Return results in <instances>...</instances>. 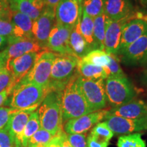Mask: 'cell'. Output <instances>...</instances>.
<instances>
[{"label":"cell","instance_id":"cell-1","mask_svg":"<svg viewBox=\"0 0 147 147\" xmlns=\"http://www.w3.org/2000/svg\"><path fill=\"white\" fill-rule=\"evenodd\" d=\"M78 76L77 72L61 91L63 123L93 113L79 87L77 82Z\"/></svg>","mask_w":147,"mask_h":147},{"label":"cell","instance_id":"cell-2","mask_svg":"<svg viewBox=\"0 0 147 147\" xmlns=\"http://www.w3.org/2000/svg\"><path fill=\"white\" fill-rule=\"evenodd\" d=\"M61 91H49L37 110L41 128L54 136L63 130Z\"/></svg>","mask_w":147,"mask_h":147},{"label":"cell","instance_id":"cell-3","mask_svg":"<svg viewBox=\"0 0 147 147\" xmlns=\"http://www.w3.org/2000/svg\"><path fill=\"white\" fill-rule=\"evenodd\" d=\"M48 93L47 89L34 83L21 81L12 91L10 108L16 110L37 108Z\"/></svg>","mask_w":147,"mask_h":147},{"label":"cell","instance_id":"cell-4","mask_svg":"<svg viewBox=\"0 0 147 147\" xmlns=\"http://www.w3.org/2000/svg\"><path fill=\"white\" fill-rule=\"evenodd\" d=\"M80 59L74 55H58L51 69L49 92L62 91L66 84L77 73Z\"/></svg>","mask_w":147,"mask_h":147},{"label":"cell","instance_id":"cell-5","mask_svg":"<svg viewBox=\"0 0 147 147\" xmlns=\"http://www.w3.org/2000/svg\"><path fill=\"white\" fill-rule=\"evenodd\" d=\"M105 91L108 102L113 108L134 100L138 90L127 77L108 76L105 79Z\"/></svg>","mask_w":147,"mask_h":147},{"label":"cell","instance_id":"cell-6","mask_svg":"<svg viewBox=\"0 0 147 147\" xmlns=\"http://www.w3.org/2000/svg\"><path fill=\"white\" fill-rule=\"evenodd\" d=\"M56 56V53L47 50L40 52L32 69L21 81L34 83L49 92L51 69Z\"/></svg>","mask_w":147,"mask_h":147},{"label":"cell","instance_id":"cell-7","mask_svg":"<svg viewBox=\"0 0 147 147\" xmlns=\"http://www.w3.org/2000/svg\"><path fill=\"white\" fill-rule=\"evenodd\" d=\"M77 82L92 111H98L106 107L108 100L105 91V80L84 78L78 75Z\"/></svg>","mask_w":147,"mask_h":147},{"label":"cell","instance_id":"cell-8","mask_svg":"<svg viewBox=\"0 0 147 147\" xmlns=\"http://www.w3.org/2000/svg\"><path fill=\"white\" fill-rule=\"evenodd\" d=\"M82 0H60L55 8L57 23L73 28L80 19Z\"/></svg>","mask_w":147,"mask_h":147},{"label":"cell","instance_id":"cell-9","mask_svg":"<svg viewBox=\"0 0 147 147\" xmlns=\"http://www.w3.org/2000/svg\"><path fill=\"white\" fill-rule=\"evenodd\" d=\"M71 29L55 23L48 38L47 50L58 55H74L69 44Z\"/></svg>","mask_w":147,"mask_h":147},{"label":"cell","instance_id":"cell-10","mask_svg":"<svg viewBox=\"0 0 147 147\" xmlns=\"http://www.w3.org/2000/svg\"><path fill=\"white\" fill-rule=\"evenodd\" d=\"M104 120L113 134L117 135H129L147 130V117L130 119L108 114Z\"/></svg>","mask_w":147,"mask_h":147},{"label":"cell","instance_id":"cell-11","mask_svg":"<svg viewBox=\"0 0 147 147\" xmlns=\"http://www.w3.org/2000/svg\"><path fill=\"white\" fill-rule=\"evenodd\" d=\"M109 110H100L87 115L69 119L64 123L63 131L67 134H84L104 120Z\"/></svg>","mask_w":147,"mask_h":147},{"label":"cell","instance_id":"cell-12","mask_svg":"<svg viewBox=\"0 0 147 147\" xmlns=\"http://www.w3.org/2000/svg\"><path fill=\"white\" fill-rule=\"evenodd\" d=\"M139 12H135L133 16L122 19L113 21L109 18L104 38V51L107 54L118 55L123 27L127 22L134 18H138Z\"/></svg>","mask_w":147,"mask_h":147},{"label":"cell","instance_id":"cell-13","mask_svg":"<svg viewBox=\"0 0 147 147\" xmlns=\"http://www.w3.org/2000/svg\"><path fill=\"white\" fill-rule=\"evenodd\" d=\"M55 23V10L47 7H45L39 17L33 21V38L45 50L49 34Z\"/></svg>","mask_w":147,"mask_h":147},{"label":"cell","instance_id":"cell-14","mask_svg":"<svg viewBox=\"0 0 147 147\" xmlns=\"http://www.w3.org/2000/svg\"><path fill=\"white\" fill-rule=\"evenodd\" d=\"M125 65L134 66L147 63V33L119 53Z\"/></svg>","mask_w":147,"mask_h":147},{"label":"cell","instance_id":"cell-15","mask_svg":"<svg viewBox=\"0 0 147 147\" xmlns=\"http://www.w3.org/2000/svg\"><path fill=\"white\" fill-rule=\"evenodd\" d=\"M8 43V47L0 52V57L5 61V63L8 61L28 53H40L42 51H46L34 39L16 40Z\"/></svg>","mask_w":147,"mask_h":147},{"label":"cell","instance_id":"cell-16","mask_svg":"<svg viewBox=\"0 0 147 147\" xmlns=\"http://www.w3.org/2000/svg\"><path fill=\"white\" fill-rule=\"evenodd\" d=\"M40 53L31 52L6 62L5 68L10 71L16 85L30 71Z\"/></svg>","mask_w":147,"mask_h":147},{"label":"cell","instance_id":"cell-17","mask_svg":"<svg viewBox=\"0 0 147 147\" xmlns=\"http://www.w3.org/2000/svg\"><path fill=\"white\" fill-rule=\"evenodd\" d=\"M147 33V21L134 18L125 24L121 33L118 55L125 48Z\"/></svg>","mask_w":147,"mask_h":147},{"label":"cell","instance_id":"cell-18","mask_svg":"<svg viewBox=\"0 0 147 147\" xmlns=\"http://www.w3.org/2000/svg\"><path fill=\"white\" fill-rule=\"evenodd\" d=\"M10 21L13 30L12 36L8 39V42L16 40L34 39L32 32L33 21L28 16L18 11L12 10Z\"/></svg>","mask_w":147,"mask_h":147},{"label":"cell","instance_id":"cell-19","mask_svg":"<svg viewBox=\"0 0 147 147\" xmlns=\"http://www.w3.org/2000/svg\"><path fill=\"white\" fill-rule=\"evenodd\" d=\"M108 115L130 119L147 117V103L141 100L130 101L123 105L108 110Z\"/></svg>","mask_w":147,"mask_h":147},{"label":"cell","instance_id":"cell-20","mask_svg":"<svg viewBox=\"0 0 147 147\" xmlns=\"http://www.w3.org/2000/svg\"><path fill=\"white\" fill-rule=\"evenodd\" d=\"M36 110V108L19 110L12 115L8 124L5 127L13 136L15 147H23L22 145V134L31 114Z\"/></svg>","mask_w":147,"mask_h":147},{"label":"cell","instance_id":"cell-21","mask_svg":"<svg viewBox=\"0 0 147 147\" xmlns=\"http://www.w3.org/2000/svg\"><path fill=\"white\" fill-rule=\"evenodd\" d=\"M104 10L106 15L113 21L133 16L136 12L130 0H104Z\"/></svg>","mask_w":147,"mask_h":147},{"label":"cell","instance_id":"cell-22","mask_svg":"<svg viewBox=\"0 0 147 147\" xmlns=\"http://www.w3.org/2000/svg\"><path fill=\"white\" fill-rule=\"evenodd\" d=\"M12 10L28 16L33 21L36 20L45 8L44 0H8Z\"/></svg>","mask_w":147,"mask_h":147},{"label":"cell","instance_id":"cell-23","mask_svg":"<svg viewBox=\"0 0 147 147\" xmlns=\"http://www.w3.org/2000/svg\"><path fill=\"white\" fill-rule=\"evenodd\" d=\"M80 19L71 29L70 36H69V44L74 55L81 59L87 53H89L91 50L80 32Z\"/></svg>","mask_w":147,"mask_h":147},{"label":"cell","instance_id":"cell-24","mask_svg":"<svg viewBox=\"0 0 147 147\" xmlns=\"http://www.w3.org/2000/svg\"><path fill=\"white\" fill-rule=\"evenodd\" d=\"M77 72L80 76L87 79H95V80L104 79L105 80L108 77L104 67L84 63L81 60L79 61Z\"/></svg>","mask_w":147,"mask_h":147},{"label":"cell","instance_id":"cell-25","mask_svg":"<svg viewBox=\"0 0 147 147\" xmlns=\"http://www.w3.org/2000/svg\"><path fill=\"white\" fill-rule=\"evenodd\" d=\"M80 32L89 46L91 51L97 49L94 38V33H93V18L87 15L83 11L80 18Z\"/></svg>","mask_w":147,"mask_h":147},{"label":"cell","instance_id":"cell-26","mask_svg":"<svg viewBox=\"0 0 147 147\" xmlns=\"http://www.w3.org/2000/svg\"><path fill=\"white\" fill-rule=\"evenodd\" d=\"M109 18L103 13L93 18V33L97 49L104 51V38Z\"/></svg>","mask_w":147,"mask_h":147},{"label":"cell","instance_id":"cell-27","mask_svg":"<svg viewBox=\"0 0 147 147\" xmlns=\"http://www.w3.org/2000/svg\"><path fill=\"white\" fill-rule=\"evenodd\" d=\"M40 128L41 127H40L39 116L37 110H35L31 114L22 134V145L23 147H27L29 140Z\"/></svg>","mask_w":147,"mask_h":147},{"label":"cell","instance_id":"cell-28","mask_svg":"<svg viewBox=\"0 0 147 147\" xmlns=\"http://www.w3.org/2000/svg\"><path fill=\"white\" fill-rule=\"evenodd\" d=\"M80 60L84 63L101 67L107 66L110 62L108 54L106 53L105 51H102L100 49H95L90 51Z\"/></svg>","mask_w":147,"mask_h":147},{"label":"cell","instance_id":"cell-29","mask_svg":"<svg viewBox=\"0 0 147 147\" xmlns=\"http://www.w3.org/2000/svg\"><path fill=\"white\" fill-rule=\"evenodd\" d=\"M117 147H146V144L141 134L138 132L119 137Z\"/></svg>","mask_w":147,"mask_h":147},{"label":"cell","instance_id":"cell-30","mask_svg":"<svg viewBox=\"0 0 147 147\" xmlns=\"http://www.w3.org/2000/svg\"><path fill=\"white\" fill-rule=\"evenodd\" d=\"M54 138L51 133L40 128L29 140L27 147H45Z\"/></svg>","mask_w":147,"mask_h":147},{"label":"cell","instance_id":"cell-31","mask_svg":"<svg viewBox=\"0 0 147 147\" xmlns=\"http://www.w3.org/2000/svg\"><path fill=\"white\" fill-rule=\"evenodd\" d=\"M82 11L94 18L104 12V0H82Z\"/></svg>","mask_w":147,"mask_h":147},{"label":"cell","instance_id":"cell-32","mask_svg":"<svg viewBox=\"0 0 147 147\" xmlns=\"http://www.w3.org/2000/svg\"><path fill=\"white\" fill-rule=\"evenodd\" d=\"M90 134L97 140L110 142L114 136L113 132L108 127L105 121L100 122L92 128Z\"/></svg>","mask_w":147,"mask_h":147},{"label":"cell","instance_id":"cell-33","mask_svg":"<svg viewBox=\"0 0 147 147\" xmlns=\"http://www.w3.org/2000/svg\"><path fill=\"white\" fill-rule=\"evenodd\" d=\"M109 55L110 62L107 66H105L104 68L107 73L108 76H125V74L121 69L119 60L117 55L113 54H108Z\"/></svg>","mask_w":147,"mask_h":147},{"label":"cell","instance_id":"cell-34","mask_svg":"<svg viewBox=\"0 0 147 147\" xmlns=\"http://www.w3.org/2000/svg\"><path fill=\"white\" fill-rule=\"evenodd\" d=\"M15 86L12 75L5 67L0 72V93L9 89L13 90Z\"/></svg>","mask_w":147,"mask_h":147},{"label":"cell","instance_id":"cell-35","mask_svg":"<svg viewBox=\"0 0 147 147\" xmlns=\"http://www.w3.org/2000/svg\"><path fill=\"white\" fill-rule=\"evenodd\" d=\"M66 139L72 147H87V138L84 134H66Z\"/></svg>","mask_w":147,"mask_h":147},{"label":"cell","instance_id":"cell-36","mask_svg":"<svg viewBox=\"0 0 147 147\" xmlns=\"http://www.w3.org/2000/svg\"><path fill=\"white\" fill-rule=\"evenodd\" d=\"M0 147H15V142L6 127L0 129Z\"/></svg>","mask_w":147,"mask_h":147},{"label":"cell","instance_id":"cell-37","mask_svg":"<svg viewBox=\"0 0 147 147\" xmlns=\"http://www.w3.org/2000/svg\"><path fill=\"white\" fill-rule=\"evenodd\" d=\"M18 110L12 108L0 107V129L7 125L12 115Z\"/></svg>","mask_w":147,"mask_h":147},{"label":"cell","instance_id":"cell-38","mask_svg":"<svg viewBox=\"0 0 147 147\" xmlns=\"http://www.w3.org/2000/svg\"><path fill=\"white\" fill-rule=\"evenodd\" d=\"M12 30L13 26L11 21L0 19V36L8 39L12 36Z\"/></svg>","mask_w":147,"mask_h":147},{"label":"cell","instance_id":"cell-39","mask_svg":"<svg viewBox=\"0 0 147 147\" xmlns=\"http://www.w3.org/2000/svg\"><path fill=\"white\" fill-rule=\"evenodd\" d=\"M11 10L8 0H0V19L10 21Z\"/></svg>","mask_w":147,"mask_h":147},{"label":"cell","instance_id":"cell-40","mask_svg":"<svg viewBox=\"0 0 147 147\" xmlns=\"http://www.w3.org/2000/svg\"><path fill=\"white\" fill-rule=\"evenodd\" d=\"M87 147H108L109 142L99 140L89 134L87 138Z\"/></svg>","mask_w":147,"mask_h":147},{"label":"cell","instance_id":"cell-41","mask_svg":"<svg viewBox=\"0 0 147 147\" xmlns=\"http://www.w3.org/2000/svg\"><path fill=\"white\" fill-rule=\"evenodd\" d=\"M60 133L55 136L52 140L45 147H60Z\"/></svg>","mask_w":147,"mask_h":147},{"label":"cell","instance_id":"cell-42","mask_svg":"<svg viewBox=\"0 0 147 147\" xmlns=\"http://www.w3.org/2000/svg\"><path fill=\"white\" fill-rule=\"evenodd\" d=\"M60 147H72L66 139L65 132L62 130L60 133Z\"/></svg>","mask_w":147,"mask_h":147},{"label":"cell","instance_id":"cell-43","mask_svg":"<svg viewBox=\"0 0 147 147\" xmlns=\"http://www.w3.org/2000/svg\"><path fill=\"white\" fill-rule=\"evenodd\" d=\"M12 89H7L5 91L0 93V107L4 104V102L7 100L8 97L11 93H12Z\"/></svg>","mask_w":147,"mask_h":147},{"label":"cell","instance_id":"cell-44","mask_svg":"<svg viewBox=\"0 0 147 147\" xmlns=\"http://www.w3.org/2000/svg\"><path fill=\"white\" fill-rule=\"evenodd\" d=\"M130 1L133 3L134 6L142 8L147 7V0H130Z\"/></svg>","mask_w":147,"mask_h":147},{"label":"cell","instance_id":"cell-45","mask_svg":"<svg viewBox=\"0 0 147 147\" xmlns=\"http://www.w3.org/2000/svg\"><path fill=\"white\" fill-rule=\"evenodd\" d=\"M59 1L60 0H44L45 3V7L55 9V10L57 5L58 4L59 2Z\"/></svg>","mask_w":147,"mask_h":147},{"label":"cell","instance_id":"cell-46","mask_svg":"<svg viewBox=\"0 0 147 147\" xmlns=\"http://www.w3.org/2000/svg\"><path fill=\"white\" fill-rule=\"evenodd\" d=\"M5 67V61L2 58L0 57V72L2 71L3 69H4Z\"/></svg>","mask_w":147,"mask_h":147},{"label":"cell","instance_id":"cell-47","mask_svg":"<svg viewBox=\"0 0 147 147\" xmlns=\"http://www.w3.org/2000/svg\"><path fill=\"white\" fill-rule=\"evenodd\" d=\"M6 42H8V39H7L6 38L0 36V48L3 47V46L6 43Z\"/></svg>","mask_w":147,"mask_h":147},{"label":"cell","instance_id":"cell-48","mask_svg":"<svg viewBox=\"0 0 147 147\" xmlns=\"http://www.w3.org/2000/svg\"><path fill=\"white\" fill-rule=\"evenodd\" d=\"M144 78H145V80H146V82L147 83V70L145 71V72H144Z\"/></svg>","mask_w":147,"mask_h":147}]
</instances>
